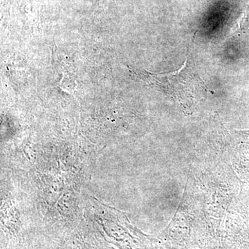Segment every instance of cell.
<instances>
[{"label":"cell","mask_w":249,"mask_h":249,"mask_svg":"<svg viewBox=\"0 0 249 249\" xmlns=\"http://www.w3.org/2000/svg\"><path fill=\"white\" fill-rule=\"evenodd\" d=\"M144 81L168 94L182 105L193 103L199 96L208 92L204 82L198 74L190 53L179 70L164 73L139 72Z\"/></svg>","instance_id":"obj_1"}]
</instances>
